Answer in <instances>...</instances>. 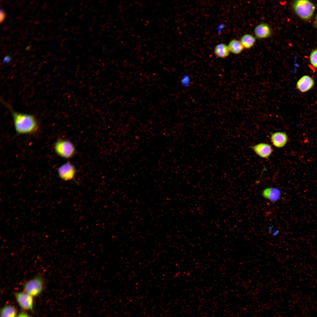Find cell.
I'll use <instances>...</instances> for the list:
<instances>
[{
	"mask_svg": "<svg viewBox=\"0 0 317 317\" xmlns=\"http://www.w3.org/2000/svg\"><path fill=\"white\" fill-rule=\"evenodd\" d=\"M16 317H32L28 313L24 312H21L19 313Z\"/></svg>",
	"mask_w": 317,
	"mask_h": 317,
	"instance_id": "cell-18",
	"label": "cell"
},
{
	"mask_svg": "<svg viewBox=\"0 0 317 317\" xmlns=\"http://www.w3.org/2000/svg\"><path fill=\"white\" fill-rule=\"evenodd\" d=\"M272 235L274 237H275L277 236L279 233V231L278 230H276L272 231Z\"/></svg>",
	"mask_w": 317,
	"mask_h": 317,
	"instance_id": "cell-20",
	"label": "cell"
},
{
	"mask_svg": "<svg viewBox=\"0 0 317 317\" xmlns=\"http://www.w3.org/2000/svg\"><path fill=\"white\" fill-rule=\"evenodd\" d=\"M310 61L313 66L317 68V49L313 50L311 53Z\"/></svg>",
	"mask_w": 317,
	"mask_h": 317,
	"instance_id": "cell-16",
	"label": "cell"
},
{
	"mask_svg": "<svg viewBox=\"0 0 317 317\" xmlns=\"http://www.w3.org/2000/svg\"><path fill=\"white\" fill-rule=\"evenodd\" d=\"M262 194L263 197L271 201L275 202L279 199L281 195L280 190L276 188H269L264 190Z\"/></svg>",
	"mask_w": 317,
	"mask_h": 317,
	"instance_id": "cell-11",
	"label": "cell"
},
{
	"mask_svg": "<svg viewBox=\"0 0 317 317\" xmlns=\"http://www.w3.org/2000/svg\"><path fill=\"white\" fill-rule=\"evenodd\" d=\"M76 172L75 166L69 162L63 163L58 169L59 177L65 181H69L72 179L75 176Z\"/></svg>",
	"mask_w": 317,
	"mask_h": 317,
	"instance_id": "cell-5",
	"label": "cell"
},
{
	"mask_svg": "<svg viewBox=\"0 0 317 317\" xmlns=\"http://www.w3.org/2000/svg\"><path fill=\"white\" fill-rule=\"evenodd\" d=\"M227 45L230 52L235 54H240L244 48L240 41L236 39L230 41Z\"/></svg>",
	"mask_w": 317,
	"mask_h": 317,
	"instance_id": "cell-14",
	"label": "cell"
},
{
	"mask_svg": "<svg viewBox=\"0 0 317 317\" xmlns=\"http://www.w3.org/2000/svg\"><path fill=\"white\" fill-rule=\"evenodd\" d=\"M12 116L16 133L20 135L33 134L36 132L39 125L37 120L33 115L19 113L14 111L9 104L4 102Z\"/></svg>",
	"mask_w": 317,
	"mask_h": 317,
	"instance_id": "cell-1",
	"label": "cell"
},
{
	"mask_svg": "<svg viewBox=\"0 0 317 317\" xmlns=\"http://www.w3.org/2000/svg\"><path fill=\"white\" fill-rule=\"evenodd\" d=\"M44 286L43 279L40 276H38L25 283L23 291L33 297L37 296L41 293Z\"/></svg>",
	"mask_w": 317,
	"mask_h": 317,
	"instance_id": "cell-4",
	"label": "cell"
},
{
	"mask_svg": "<svg viewBox=\"0 0 317 317\" xmlns=\"http://www.w3.org/2000/svg\"><path fill=\"white\" fill-rule=\"evenodd\" d=\"M316 26H317V15L316 16Z\"/></svg>",
	"mask_w": 317,
	"mask_h": 317,
	"instance_id": "cell-21",
	"label": "cell"
},
{
	"mask_svg": "<svg viewBox=\"0 0 317 317\" xmlns=\"http://www.w3.org/2000/svg\"><path fill=\"white\" fill-rule=\"evenodd\" d=\"M54 148L58 155L66 159L72 157L75 153V146L71 141L68 140L58 139L55 143Z\"/></svg>",
	"mask_w": 317,
	"mask_h": 317,
	"instance_id": "cell-3",
	"label": "cell"
},
{
	"mask_svg": "<svg viewBox=\"0 0 317 317\" xmlns=\"http://www.w3.org/2000/svg\"><path fill=\"white\" fill-rule=\"evenodd\" d=\"M255 37L259 39H264L269 38L272 34V30L267 23H261L257 25L254 30Z\"/></svg>",
	"mask_w": 317,
	"mask_h": 317,
	"instance_id": "cell-10",
	"label": "cell"
},
{
	"mask_svg": "<svg viewBox=\"0 0 317 317\" xmlns=\"http://www.w3.org/2000/svg\"><path fill=\"white\" fill-rule=\"evenodd\" d=\"M0 23H1L4 20L5 17V13L3 10L1 9L0 10Z\"/></svg>",
	"mask_w": 317,
	"mask_h": 317,
	"instance_id": "cell-17",
	"label": "cell"
},
{
	"mask_svg": "<svg viewBox=\"0 0 317 317\" xmlns=\"http://www.w3.org/2000/svg\"><path fill=\"white\" fill-rule=\"evenodd\" d=\"M270 139L273 146L277 148H281L286 144L288 137L285 132L278 131L272 134Z\"/></svg>",
	"mask_w": 317,
	"mask_h": 317,
	"instance_id": "cell-9",
	"label": "cell"
},
{
	"mask_svg": "<svg viewBox=\"0 0 317 317\" xmlns=\"http://www.w3.org/2000/svg\"><path fill=\"white\" fill-rule=\"evenodd\" d=\"M292 6L294 11L299 16L306 20L311 18L315 8L311 2L306 0L295 1L293 3Z\"/></svg>",
	"mask_w": 317,
	"mask_h": 317,
	"instance_id": "cell-2",
	"label": "cell"
},
{
	"mask_svg": "<svg viewBox=\"0 0 317 317\" xmlns=\"http://www.w3.org/2000/svg\"><path fill=\"white\" fill-rule=\"evenodd\" d=\"M240 41L244 48L249 49L254 45L256 41L255 36L250 34H246L242 36Z\"/></svg>",
	"mask_w": 317,
	"mask_h": 317,
	"instance_id": "cell-13",
	"label": "cell"
},
{
	"mask_svg": "<svg viewBox=\"0 0 317 317\" xmlns=\"http://www.w3.org/2000/svg\"><path fill=\"white\" fill-rule=\"evenodd\" d=\"M230 53L228 45L224 43L217 44L214 49V53L218 58H226L229 55Z\"/></svg>",
	"mask_w": 317,
	"mask_h": 317,
	"instance_id": "cell-12",
	"label": "cell"
},
{
	"mask_svg": "<svg viewBox=\"0 0 317 317\" xmlns=\"http://www.w3.org/2000/svg\"><path fill=\"white\" fill-rule=\"evenodd\" d=\"M17 313V310L14 306L7 305L1 310V317H16Z\"/></svg>",
	"mask_w": 317,
	"mask_h": 317,
	"instance_id": "cell-15",
	"label": "cell"
},
{
	"mask_svg": "<svg viewBox=\"0 0 317 317\" xmlns=\"http://www.w3.org/2000/svg\"><path fill=\"white\" fill-rule=\"evenodd\" d=\"M250 148L257 155L264 158H268L273 151L271 146L266 143H260Z\"/></svg>",
	"mask_w": 317,
	"mask_h": 317,
	"instance_id": "cell-7",
	"label": "cell"
},
{
	"mask_svg": "<svg viewBox=\"0 0 317 317\" xmlns=\"http://www.w3.org/2000/svg\"><path fill=\"white\" fill-rule=\"evenodd\" d=\"M314 85V81L313 78L308 75H305L297 82L296 87L300 92L304 93L311 90Z\"/></svg>",
	"mask_w": 317,
	"mask_h": 317,
	"instance_id": "cell-8",
	"label": "cell"
},
{
	"mask_svg": "<svg viewBox=\"0 0 317 317\" xmlns=\"http://www.w3.org/2000/svg\"><path fill=\"white\" fill-rule=\"evenodd\" d=\"M17 302L20 307L25 310H32L33 306V296L23 291L15 294Z\"/></svg>",
	"mask_w": 317,
	"mask_h": 317,
	"instance_id": "cell-6",
	"label": "cell"
},
{
	"mask_svg": "<svg viewBox=\"0 0 317 317\" xmlns=\"http://www.w3.org/2000/svg\"><path fill=\"white\" fill-rule=\"evenodd\" d=\"M11 57L9 55H7L4 59L3 62L4 63H7L10 61Z\"/></svg>",
	"mask_w": 317,
	"mask_h": 317,
	"instance_id": "cell-19",
	"label": "cell"
}]
</instances>
